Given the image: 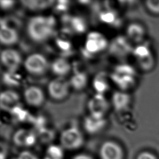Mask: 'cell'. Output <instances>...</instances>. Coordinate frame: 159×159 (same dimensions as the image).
Wrapping results in <instances>:
<instances>
[{
  "label": "cell",
  "instance_id": "cell-1",
  "mask_svg": "<svg viewBox=\"0 0 159 159\" xmlns=\"http://www.w3.org/2000/svg\"><path fill=\"white\" fill-rule=\"evenodd\" d=\"M56 20L52 16H35L27 22L29 37L36 43L43 42L52 37L55 31Z\"/></svg>",
  "mask_w": 159,
  "mask_h": 159
},
{
  "label": "cell",
  "instance_id": "cell-2",
  "mask_svg": "<svg viewBox=\"0 0 159 159\" xmlns=\"http://www.w3.org/2000/svg\"><path fill=\"white\" fill-rule=\"evenodd\" d=\"M136 71L129 64L120 63L116 65L109 77L111 81L121 90L125 91L134 86Z\"/></svg>",
  "mask_w": 159,
  "mask_h": 159
},
{
  "label": "cell",
  "instance_id": "cell-3",
  "mask_svg": "<svg viewBox=\"0 0 159 159\" xmlns=\"http://www.w3.org/2000/svg\"><path fill=\"white\" fill-rule=\"evenodd\" d=\"M109 44L103 34L97 31H92L86 36L83 53L85 57L90 58L105 50L108 48Z\"/></svg>",
  "mask_w": 159,
  "mask_h": 159
},
{
  "label": "cell",
  "instance_id": "cell-4",
  "mask_svg": "<svg viewBox=\"0 0 159 159\" xmlns=\"http://www.w3.org/2000/svg\"><path fill=\"white\" fill-rule=\"evenodd\" d=\"M60 146L63 149L75 150L81 148L84 143V137L81 131L76 126L63 130L60 137Z\"/></svg>",
  "mask_w": 159,
  "mask_h": 159
},
{
  "label": "cell",
  "instance_id": "cell-5",
  "mask_svg": "<svg viewBox=\"0 0 159 159\" xmlns=\"http://www.w3.org/2000/svg\"><path fill=\"white\" fill-rule=\"evenodd\" d=\"M24 66L29 74L40 76L47 71L49 63L43 55L40 53H34L26 57L24 61Z\"/></svg>",
  "mask_w": 159,
  "mask_h": 159
},
{
  "label": "cell",
  "instance_id": "cell-6",
  "mask_svg": "<svg viewBox=\"0 0 159 159\" xmlns=\"http://www.w3.org/2000/svg\"><path fill=\"white\" fill-rule=\"evenodd\" d=\"M70 84L64 77H56L51 80L47 85L48 95L54 100L60 101L67 97Z\"/></svg>",
  "mask_w": 159,
  "mask_h": 159
},
{
  "label": "cell",
  "instance_id": "cell-7",
  "mask_svg": "<svg viewBox=\"0 0 159 159\" xmlns=\"http://www.w3.org/2000/svg\"><path fill=\"white\" fill-rule=\"evenodd\" d=\"M133 48L129 39L125 36L119 35L109 42L108 49L111 55L118 58L125 57L132 53Z\"/></svg>",
  "mask_w": 159,
  "mask_h": 159
},
{
  "label": "cell",
  "instance_id": "cell-8",
  "mask_svg": "<svg viewBox=\"0 0 159 159\" xmlns=\"http://www.w3.org/2000/svg\"><path fill=\"white\" fill-rule=\"evenodd\" d=\"M100 159H124V152L120 144L113 140H106L99 150Z\"/></svg>",
  "mask_w": 159,
  "mask_h": 159
},
{
  "label": "cell",
  "instance_id": "cell-9",
  "mask_svg": "<svg viewBox=\"0 0 159 159\" xmlns=\"http://www.w3.org/2000/svg\"><path fill=\"white\" fill-rule=\"evenodd\" d=\"M2 65L9 71H17L22 63L20 53L13 48H5L1 52Z\"/></svg>",
  "mask_w": 159,
  "mask_h": 159
},
{
  "label": "cell",
  "instance_id": "cell-10",
  "mask_svg": "<svg viewBox=\"0 0 159 159\" xmlns=\"http://www.w3.org/2000/svg\"><path fill=\"white\" fill-rule=\"evenodd\" d=\"M90 114L104 117L109 109V102L104 94L96 93L88 104Z\"/></svg>",
  "mask_w": 159,
  "mask_h": 159
},
{
  "label": "cell",
  "instance_id": "cell-11",
  "mask_svg": "<svg viewBox=\"0 0 159 159\" xmlns=\"http://www.w3.org/2000/svg\"><path fill=\"white\" fill-rule=\"evenodd\" d=\"M25 102L32 107H39L45 101V94L42 88L37 86L26 88L23 93Z\"/></svg>",
  "mask_w": 159,
  "mask_h": 159
},
{
  "label": "cell",
  "instance_id": "cell-12",
  "mask_svg": "<svg viewBox=\"0 0 159 159\" xmlns=\"http://www.w3.org/2000/svg\"><path fill=\"white\" fill-rule=\"evenodd\" d=\"M107 121L104 117H100L93 114L86 116L83 122L85 131L91 135H95L102 131L106 125Z\"/></svg>",
  "mask_w": 159,
  "mask_h": 159
},
{
  "label": "cell",
  "instance_id": "cell-13",
  "mask_svg": "<svg viewBox=\"0 0 159 159\" xmlns=\"http://www.w3.org/2000/svg\"><path fill=\"white\" fill-rule=\"evenodd\" d=\"M19 40V34L17 30L9 25L4 19H1L0 41L2 45H12Z\"/></svg>",
  "mask_w": 159,
  "mask_h": 159
},
{
  "label": "cell",
  "instance_id": "cell-14",
  "mask_svg": "<svg viewBox=\"0 0 159 159\" xmlns=\"http://www.w3.org/2000/svg\"><path fill=\"white\" fill-rule=\"evenodd\" d=\"M36 140V135L33 132L25 129H18L12 137L14 143L19 147H31L35 143Z\"/></svg>",
  "mask_w": 159,
  "mask_h": 159
},
{
  "label": "cell",
  "instance_id": "cell-15",
  "mask_svg": "<svg viewBox=\"0 0 159 159\" xmlns=\"http://www.w3.org/2000/svg\"><path fill=\"white\" fill-rule=\"evenodd\" d=\"M19 94L15 91L11 89L3 91L0 96L1 108L9 112L14 107L19 104Z\"/></svg>",
  "mask_w": 159,
  "mask_h": 159
},
{
  "label": "cell",
  "instance_id": "cell-16",
  "mask_svg": "<svg viewBox=\"0 0 159 159\" xmlns=\"http://www.w3.org/2000/svg\"><path fill=\"white\" fill-rule=\"evenodd\" d=\"M63 20L68 25V29L76 34H83L87 29L86 22L81 16H65Z\"/></svg>",
  "mask_w": 159,
  "mask_h": 159
},
{
  "label": "cell",
  "instance_id": "cell-17",
  "mask_svg": "<svg viewBox=\"0 0 159 159\" xmlns=\"http://www.w3.org/2000/svg\"><path fill=\"white\" fill-rule=\"evenodd\" d=\"M130 102V95L123 91H115L112 95L111 103L115 111L117 112L125 110L129 107Z\"/></svg>",
  "mask_w": 159,
  "mask_h": 159
},
{
  "label": "cell",
  "instance_id": "cell-18",
  "mask_svg": "<svg viewBox=\"0 0 159 159\" xmlns=\"http://www.w3.org/2000/svg\"><path fill=\"white\" fill-rule=\"evenodd\" d=\"M71 69V64L64 57L55 59L50 65V70L57 77H64L69 73Z\"/></svg>",
  "mask_w": 159,
  "mask_h": 159
},
{
  "label": "cell",
  "instance_id": "cell-19",
  "mask_svg": "<svg viewBox=\"0 0 159 159\" xmlns=\"http://www.w3.org/2000/svg\"><path fill=\"white\" fill-rule=\"evenodd\" d=\"M127 37L129 40L135 42H140L143 39L145 35V30L140 24L137 23H132L129 24L126 29Z\"/></svg>",
  "mask_w": 159,
  "mask_h": 159
},
{
  "label": "cell",
  "instance_id": "cell-20",
  "mask_svg": "<svg viewBox=\"0 0 159 159\" xmlns=\"http://www.w3.org/2000/svg\"><path fill=\"white\" fill-rule=\"evenodd\" d=\"M93 87L96 91V93L101 94H104L109 89V83L104 73H99L96 75L93 81Z\"/></svg>",
  "mask_w": 159,
  "mask_h": 159
},
{
  "label": "cell",
  "instance_id": "cell-21",
  "mask_svg": "<svg viewBox=\"0 0 159 159\" xmlns=\"http://www.w3.org/2000/svg\"><path fill=\"white\" fill-rule=\"evenodd\" d=\"M22 4L31 11H41L53 6L55 1L52 0H29L22 1Z\"/></svg>",
  "mask_w": 159,
  "mask_h": 159
},
{
  "label": "cell",
  "instance_id": "cell-22",
  "mask_svg": "<svg viewBox=\"0 0 159 159\" xmlns=\"http://www.w3.org/2000/svg\"><path fill=\"white\" fill-rule=\"evenodd\" d=\"M70 86L76 90L84 89L88 83L87 75L83 71H76L69 81Z\"/></svg>",
  "mask_w": 159,
  "mask_h": 159
},
{
  "label": "cell",
  "instance_id": "cell-23",
  "mask_svg": "<svg viewBox=\"0 0 159 159\" xmlns=\"http://www.w3.org/2000/svg\"><path fill=\"white\" fill-rule=\"evenodd\" d=\"M2 80L4 84L9 87H16L20 84L22 76L17 71L6 70L2 73Z\"/></svg>",
  "mask_w": 159,
  "mask_h": 159
},
{
  "label": "cell",
  "instance_id": "cell-24",
  "mask_svg": "<svg viewBox=\"0 0 159 159\" xmlns=\"http://www.w3.org/2000/svg\"><path fill=\"white\" fill-rule=\"evenodd\" d=\"M9 112L16 120L19 122H32L34 118V116L30 115L28 111L24 109L19 104L14 107Z\"/></svg>",
  "mask_w": 159,
  "mask_h": 159
},
{
  "label": "cell",
  "instance_id": "cell-25",
  "mask_svg": "<svg viewBox=\"0 0 159 159\" xmlns=\"http://www.w3.org/2000/svg\"><path fill=\"white\" fill-rule=\"evenodd\" d=\"M99 18L101 22L105 24L116 25L120 24V20L116 11L111 9H107L99 13Z\"/></svg>",
  "mask_w": 159,
  "mask_h": 159
},
{
  "label": "cell",
  "instance_id": "cell-26",
  "mask_svg": "<svg viewBox=\"0 0 159 159\" xmlns=\"http://www.w3.org/2000/svg\"><path fill=\"white\" fill-rule=\"evenodd\" d=\"M63 148L60 146L51 145L47 150L46 158L48 159H63Z\"/></svg>",
  "mask_w": 159,
  "mask_h": 159
},
{
  "label": "cell",
  "instance_id": "cell-27",
  "mask_svg": "<svg viewBox=\"0 0 159 159\" xmlns=\"http://www.w3.org/2000/svg\"><path fill=\"white\" fill-rule=\"evenodd\" d=\"M132 53L138 60L144 59L152 55L148 48L143 44L138 45L134 48Z\"/></svg>",
  "mask_w": 159,
  "mask_h": 159
},
{
  "label": "cell",
  "instance_id": "cell-28",
  "mask_svg": "<svg viewBox=\"0 0 159 159\" xmlns=\"http://www.w3.org/2000/svg\"><path fill=\"white\" fill-rule=\"evenodd\" d=\"M55 43L58 49L63 53L70 52L71 50L72 45L70 41L68 40L62 38H57L56 39Z\"/></svg>",
  "mask_w": 159,
  "mask_h": 159
},
{
  "label": "cell",
  "instance_id": "cell-29",
  "mask_svg": "<svg viewBox=\"0 0 159 159\" xmlns=\"http://www.w3.org/2000/svg\"><path fill=\"white\" fill-rule=\"evenodd\" d=\"M38 135L40 137V139L45 142L50 141L53 137V133L52 132V131L49 129H46L45 127L38 130Z\"/></svg>",
  "mask_w": 159,
  "mask_h": 159
},
{
  "label": "cell",
  "instance_id": "cell-30",
  "mask_svg": "<svg viewBox=\"0 0 159 159\" xmlns=\"http://www.w3.org/2000/svg\"><path fill=\"white\" fill-rule=\"evenodd\" d=\"M146 7L150 12L155 14H159V1H148Z\"/></svg>",
  "mask_w": 159,
  "mask_h": 159
},
{
  "label": "cell",
  "instance_id": "cell-31",
  "mask_svg": "<svg viewBox=\"0 0 159 159\" xmlns=\"http://www.w3.org/2000/svg\"><path fill=\"white\" fill-rule=\"evenodd\" d=\"M55 9L58 12L66 11L70 6V1H55L54 5Z\"/></svg>",
  "mask_w": 159,
  "mask_h": 159
},
{
  "label": "cell",
  "instance_id": "cell-32",
  "mask_svg": "<svg viewBox=\"0 0 159 159\" xmlns=\"http://www.w3.org/2000/svg\"><path fill=\"white\" fill-rule=\"evenodd\" d=\"M16 159H39V158L32 152L28 150H24L19 153Z\"/></svg>",
  "mask_w": 159,
  "mask_h": 159
},
{
  "label": "cell",
  "instance_id": "cell-33",
  "mask_svg": "<svg viewBox=\"0 0 159 159\" xmlns=\"http://www.w3.org/2000/svg\"><path fill=\"white\" fill-rule=\"evenodd\" d=\"M136 159H158V158L155 154L148 151H143L139 153L137 155Z\"/></svg>",
  "mask_w": 159,
  "mask_h": 159
},
{
  "label": "cell",
  "instance_id": "cell-34",
  "mask_svg": "<svg viewBox=\"0 0 159 159\" xmlns=\"http://www.w3.org/2000/svg\"><path fill=\"white\" fill-rule=\"evenodd\" d=\"M16 2L14 1H4L1 0L0 1L1 7L3 10H8L12 8L15 4Z\"/></svg>",
  "mask_w": 159,
  "mask_h": 159
},
{
  "label": "cell",
  "instance_id": "cell-35",
  "mask_svg": "<svg viewBox=\"0 0 159 159\" xmlns=\"http://www.w3.org/2000/svg\"><path fill=\"white\" fill-rule=\"evenodd\" d=\"M71 159H93V158L87 153H80L74 156Z\"/></svg>",
  "mask_w": 159,
  "mask_h": 159
}]
</instances>
